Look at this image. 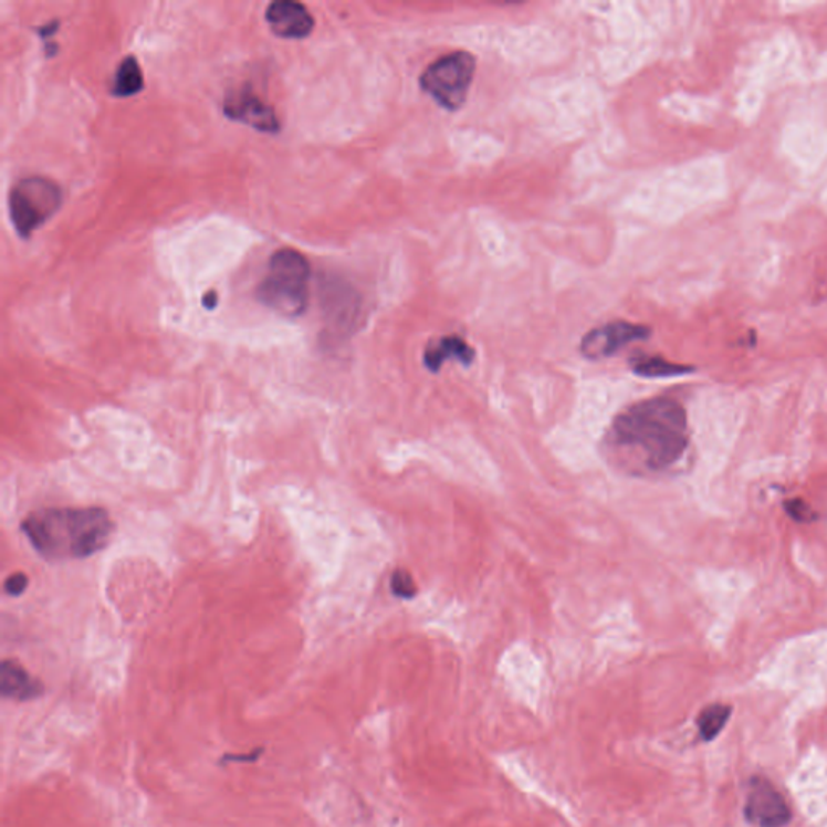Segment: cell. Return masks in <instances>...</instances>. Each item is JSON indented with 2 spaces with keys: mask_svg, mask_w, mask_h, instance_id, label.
<instances>
[{
  "mask_svg": "<svg viewBox=\"0 0 827 827\" xmlns=\"http://www.w3.org/2000/svg\"><path fill=\"white\" fill-rule=\"evenodd\" d=\"M21 527L33 548L51 561L90 558L115 531L114 521L101 507H49L30 514Z\"/></svg>",
  "mask_w": 827,
  "mask_h": 827,
  "instance_id": "obj_2",
  "label": "cell"
},
{
  "mask_svg": "<svg viewBox=\"0 0 827 827\" xmlns=\"http://www.w3.org/2000/svg\"><path fill=\"white\" fill-rule=\"evenodd\" d=\"M28 582L30 580H28L27 574H12V576L6 580V584H3V588H6V592L10 597H20L21 594L27 592Z\"/></svg>",
  "mask_w": 827,
  "mask_h": 827,
  "instance_id": "obj_17",
  "label": "cell"
},
{
  "mask_svg": "<svg viewBox=\"0 0 827 827\" xmlns=\"http://www.w3.org/2000/svg\"><path fill=\"white\" fill-rule=\"evenodd\" d=\"M475 73V57L465 51H456L430 63L419 84L423 93L432 96L447 111H459L468 100Z\"/></svg>",
  "mask_w": 827,
  "mask_h": 827,
  "instance_id": "obj_4",
  "label": "cell"
},
{
  "mask_svg": "<svg viewBox=\"0 0 827 827\" xmlns=\"http://www.w3.org/2000/svg\"><path fill=\"white\" fill-rule=\"evenodd\" d=\"M390 585L395 597L401 598V600H411L417 595L416 582L408 570H395Z\"/></svg>",
  "mask_w": 827,
  "mask_h": 827,
  "instance_id": "obj_15",
  "label": "cell"
},
{
  "mask_svg": "<svg viewBox=\"0 0 827 827\" xmlns=\"http://www.w3.org/2000/svg\"><path fill=\"white\" fill-rule=\"evenodd\" d=\"M223 112L231 121L251 126L258 132L276 133L280 129V121L273 107L249 87L230 91L223 101Z\"/></svg>",
  "mask_w": 827,
  "mask_h": 827,
  "instance_id": "obj_8",
  "label": "cell"
},
{
  "mask_svg": "<svg viewBox=\"0 0 827 827\" xmlns=\"http://www.w3.org/2000/svg\"><path fill=\"white\" fill-rule=\"evenodd\" d=\"M744 815L756 827H786L792 819L786 798L765 776L750 779Z\"/></svg>",
  "mask_w": 827,
  "mask_h": 827,
  "instance_id": "obj_6",
  "label": "cell"
},
{
  "mask_svg": "<svg viewBox=\"0 0 827 827\" xmlns=\"http://www.w3.org/2000/svg\"><path fill=\"white\" fill-rule=\"evenodd\" d=\"M732 708L724 703L708 704L700 711L697 718V727H699L700 737L704 742L714 741L723 732L729 718H731Z\"/></svg>",
  "mask_w": 827,
  "mask_h": 827,
  "instance_id": "obj_14",
  "label": "cell"
},
{
  "mask_svg": "<svg viewBox=\"0 0 827 827\" xmlns=\"http://www.w3.org/2000/svg\"><path fill=\"white\" fill-rule=\"evenodd\" d=\"M630 369L643 378H671L693 373L695 367L671 363L660 356H637L630 359Z\"/></svg>",
  "mask_w": 827,
  "mask_h": 827,
  "instance_id": "obj_12",
  "label": "cell"
},
{
  "mask_svg": "<svg viewBox=\"0 0 827 827\" xmlns=\"http://www.w3.org/2000/svg\"><path fill=\"white\" fill-rule=\"evenodd\" d=\"M262 749H255V752L249 753V755H228L226 758H223V762H255V758H258L259 755H261Z\"/></svg>",
  "mask_w": 827,
  "mask_h": 827,
  "instance_id": "obj_18",
  "label": "cell"
},
{
  "mask_svg": "<svg viewBox=\"0 0 827 827\" xmlns=\"http://www.w3.org/2000/svg\"><path fill=\"white\" fill-rule=\"evenodd\" d=\"M784 507H786V513L788 516L794 519V521L797 522H813L816 519L815 511L809 507V504L807 501L802 500V498H795V500H788L786 503H784Z\"/></svg>",
  "mask_w": 827,
  "mask_h": 827,
  "instance_id": "obj_16",
  "label": "cell"
},
{
  "mask_svg": "<svg viewBox=\"0 0 827 827\" xmlns=\"http://www.w3.org/2000/svg\"><path fill=\"white\" fill-rule=\"evenodd\" d=\"M270 30L285 40H303L314 30V19L306 6L293 0H276L265 10Z\"/></svg>",
  "mask_w": 827,
  "mask_h": 827,
  "instance_id": "obj_9",
  "label": "cell"
},
{
  "mask_svg": "<svg viewBox=\"0 0 827 827\" xmlns=\"http://www.w3.org/2000/svg\"><path fill=\"white\" fill-rule=\"evenodd\" d=\"M311 265L301 252L283 248L273 252L259 285V300L285 317L304 314L310 303Z\"/></svg>",
  "mask_w": 827,
  "mask_h": 827,
  "instance_id": "obj_3",
  "label": "cell"
},
{
  "mask_svg": "<svg viewBox=\"0 0 827 827\" xmlns=\"http://www.w3.org/2000/svg\"><path fill=\"white\" fill-rule=\"evenodd\" d=\"M0 692L6 699L28 702L42 695V683L19 662L6 660L0 668Z\"/></svg>",
  "mask_w": 827,
  "mask_h": 827,
  "instance_id": "obj_11",
  "label": "cell"
},
{
  "mask_svg": "<svg viewBox=\"0 0 827 827\" xmlns=\"http://www.w3.org/2000/svg\"><path fill=\"white\" fill-rule=\"evenodd\" d=\"M474 348H471L461 336L448 335L429 343L423 352V366L430 373L437 374L447 360H459L462 366L468 367L474 363Z\"/></svg>",
  "mask_w": 827,
  "mask_h": 827,
  "instance_id": "obj_10",
  "label": "cell"
},
{
  "mask_svg": "<svg viewBox=\"0 0 827 827\" xmlns=\"http://www.w3.org/2000/svg\"><path fill=\"white\" fill-rule=\"evenodd\" d=\"M606 444L629 464L650 472L666 471L689 447L685 409L666 396L636 402L613 419Z\"/></svg>",
  "mask_w": 827,
  "mask_h": 827,
  "instance_id": "obj_1",
  "label": "cell"
},
{
  "mask_svg": "<svg viewBox=\"0 0 827 827\" xmlns=\"http://www.w3.org/2000/svg\"><path fill=\"white\" fill-rule=\"evenodd\" d=\"M143 87H145V80H143L142 66L135 57L129 55L118 65L114 84H112V93L117 97H129L138 94Z\"/></svg>",
  "mask_w": 827,
  "mask_h": 827,
  "instance_id": "obj_13",
  "label": "cell"
},
{
  "mask_svg": "<svg viewBox=\"0 0 827 827\" xmlns=\"http://www.w3.org/2000/svg\"><path fill=\"white\" fill-rule=\"evenodd\" d=\"M205 306L207 310H213V307L217 306V294L213 293V291L212 293L206 294Z\"/></svg>",
  "mask_w": 827,
  "mask_h": 827,
  "instance_id": "obj_19",
  "label": "cell"
},
{
  "mask_svg": "<svg viewBox=\"0 0 827 827\" xmlns=\"http://www.w3.org/2000/svg\"><path fill=\"white\" fill-rule=\"evenodd\" d=\"M62 206V189L42 177L19 181L10 195V216L20 237L27 238L44 226Z\"/></svg>",
  "mask_w": 827,
  "mask_h": 827,
  "instance_id": "obj_5",
  "label": "cell"
},
{
  "mask_svg": "<svg viewBox=\"0 0 827 827\" xmlns=\"http://www.w3.org/2000/svg\"><path fill=\"white\" fill-rule=\"evenodd\" d=\"M650 335L651 328L647 325L624 321L609 322L603 327L594 328L582 338L580 352L587 359H606L615 356L630 343L650 338Z\"/></svg>",
  "mask_w": 827,
  "mask_h": 827,
  "instance_id": "obj_7",
  "label": "cell"
}]
</instances>
